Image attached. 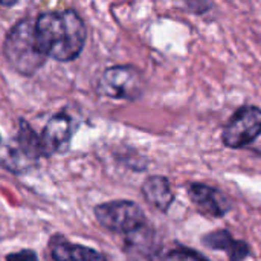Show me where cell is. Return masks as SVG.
Wrapping results in <instances>:
<instances>
[{
    "label": "cell",
    "mask_w": 261,
    "mask_h": 261,
    "mask_svg": "<svg viewBox=\"0 0 261 261\" xmlns=\"http://www.w3.org/2000/svg\"><path fill=\"white\" fill-rule=\"evenodd\" d=\"M87 29L73 9L43 12L35 18V41L46 58L73 61L83 52Z\"/></svg>",
    "instance_id": "cell-1"
},
{
    "label": "cell",
    "mask_w": 261,
    "mask_h": 261,
    "mask_svg": "<svg viewBox=\"0 0 261 261\" xmlns=\"http://www.w3.org/2000/svg\"><path fill=\"white\" fill-rule=\"evenodd\" d=\"M3 55L9 66L24 76H31L43 67L46 57L38 50L35 41L34 18H23L9 29L3 41Z\"/></svg>",
    "instance_id": "cell-2"
},
{
    "label": "cell",
    "mask_w": 261,
    "mask_h": 261,
    "mask_svg": "<svg viewBox=\"0 0 261 261\" xmlns=\"http://www.w3.org/2000/svg\"><path fill=\"white\" fill-rule=\"evenodd\" d=\"M95 217L102 228L122 234L125 239L148 226L144 211L132 200H112L101 203L95 208Z\"/></svg>",
    "instance_id": "cell-3"
},
{
    "label": "cell",
    "mask_w": 261,
    "mask_h": 261,
    "mask_svg": "<svg viewBox=\"0 0 261 261\" xmlns=\"http://www.w3.org/2000/svg\"><path fill=\"white\" fill-rule=\"evenodd\" d=\"M98 92L112 99L135 101L144 95L145 80L135 66H112L102 72L98 81Z\"/></svg>",
    "instance_id": "cell-4"
},
{
    "label": "cell",
    "mask_w": 261,
    "mask_h": 261,
    "mask_svg": "<svg viewBox=\"0 0 261 261\" xmlns=\"http://www.w3.org/2000/svg\"><path fill=\"white\" fill-rule=\"evenodd\" d=\"M261 135V109L257 106L240 107L222 132V142L229 148H245Z\"/></svg>",
    "instance_id": "cell-5"
},
{
    "label": "cell",
    "mask_w": 261,
    "mask_h": 261,
    "mask_svg": "<svg viewBox=\"0 0 261 261\" xmlns=\"http://www.w3.org/2000/svg\"><path fill=\"white\" fill-rule=\"evenodd\" d=\"M72 139V119L66 113L54 115L44 125L40 141L44 158L64 153L69 148Z\"/></svg>",
    "instance_id": "cell-6"
},
{
    "label": "cell",
    "mask_w": 261,
    "mask_h": 261,
    "mask_svg": "<svg viewBox=\"0 0 261 261\" xmlns=\"http://www.w3.org/2000/svg\"><path fill=\"white\" fill-rule=\"evenodd\" d=\"M191 202L200 213L210 217H223L232 208L231 199L220 190L205 184H190L187 187Z\"/></svg>",
    "instance_id": "cell-7"
},
{
    "label": "cell",
    "mask_w": 261,
    "mask_h": 261,
    "mask_svg": "<svg viewBox=\"0 0 261 261\" xmlns=\"http://www.w3.org/2000/svg\"><path fill=\"white\" fill-rule=\"evenodd\" d=\"M49 254L52 261H107V258L87 246L67 242L63 236L52 237L49 243Z\"/></svg>",
    "instance_id": "cell-8"
},
{
    "label": "cell",
    "mask_w": 261,
    "mask_h": 261,
    "mask_svg": "<svg viewBox=\"0 0 261 261\" xmlns=\"http://www.w3.org/2000/svg\"><path fill=\"white\" fill-rule=\"evenodd\" d=\"M142 196L148 205L161 213H167L174 202V194L167 177L150 176L142 184Z\"/></svg>",
    "instance_id": "cell-9"
},
{
    "label": "cell",
    "mask_w": 261,
    "mask_h": 261,
    "mask_svg": "<svg viewBox=\"0 0 261 261\" xmlns=\"http://www.w3.org/2000/svg\"><path fill=\"white\" fill-rule=\"evenodd\" d=\"M203 243L217 251H225L229 255V261H246L251 255V248L248 243L236 240L228 231L210 232L203 237Z\"/></svg>",
    "instance_id": "cell-10"
},
{
    "label": "cell",
    "mask_w": 261,
    "mask_h": 261,
    "mask_svg": "<svg viewBox=\"0 0 261 261\" xmlns=\"http://www.w3.org/2000/svg\"><path fill=\"white\" fill-rule=\"evenodd\" d=\"M0 165L12 173H23L35 165V161L23 150L15 138L0 147Z\"/></svg>",
    "instance_id": "cell-11"
},
{
    "label": "cell",
    "mask_w": 261,
    "mask_h": 261,
    "mask_svg": "<svg viewBox=\"0 0 261 261\" xmlns=\"http://www.w3.org/2000/svg\"><path fill=\"white\" fill-rule=\"evenodd\" d=\"M161 261H210L205 255H202L200 252L190 249V248H184V246H176L173 249H170Z\"/></svg>",
    "instance_id": "cell-12"
},
{
    "label": "cell",
    "mask_w": 261,
    "mask_h": 261,
    "mask_svg": "<svg viewBox=\"0 0 261 261\" xmlns=\"http://www.w3.org/2000/svg\"><path fill=\"white\" fill-rule=\"evenodd\" d=\"M6 261H38V257H37V252L31 249H23L14 254H8Z\"/></svg>",
    "instance_id": "cell-13"
}]
</instances>
